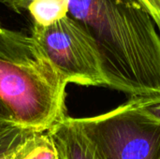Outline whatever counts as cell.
<instances>
[{
    "label": "cell",
    "mask_w": 160,
    "mask_h": 159,
    "mask_svg": "<svg viewBox=\"0 0 160 159\" xmlns=\"http://www.w3.org/2000/svg\"><path fill=\"white\" fill-rule=\"evenodd\" d=\"M159 159H160V158H159Z\"/></svg>",
    "instance_id": "obj_14"
},
{
    "label": "cell",
    "mask_w": 160,
    "mask_h": 159,
    "mask_svg": "<svg viewBox=\"0 0 160 159\" xmlns=\"http://www.w3.org/2000/svg\"><path fill=\"white\" fill-rule=\"evenodd\" d=\"M11 30L9 29H7V28H4L1 24V22H0V35H6V34H8Z\"/></svg>",
    "instance_id": "obj_13"
},
{
    "label": "cell",
    "mask_w": 160,
    "mask_h": 159,
    "mask_svg": "<svg viewBox=\"0 0 160 159\" xmlns=\"http://www.w3.org/2000/svg\"><path fill=\"white\" fill-rule=\"evenodd\" d=\"M0 118L4 119V120L11 121L9 112H8V111L7 110V108L5 107V105L3 104V102L1 100H0Z\"/></svg>",
    "instance_id": "obj_12"
},
{
    "label": "cell",
    "mask_w": 160,
    "mask_h": 159,
    "mask_svg": "<svg viewBox=\"0 0 160 159\" xmlns=\"http://www.w3.org/2000/svg\"><path fill=\"white\" fill-rule=\"evenodd\" d=\"M59 159H103L80 118L66 116L48 132Z\"/></svg>",
    "instance_id": "obj_5"
},
{
    "label": "cell",
    "mask_w": 160,
    "mask_h": 159,
    "mask_svg": "<svg viewBox=\"0 0 160 159\" xmlns=\"http://www.w3.org/2000/svg\"><path fill=\"white\" fill-rule=\"evenodd\" d=\"M80 120L103 159L160 158V124L143 115L129 100Z\"/></svg>",
    "instance_id": "obj_4"
},
{
    "label": "cell",
    "mask_w": 160,
    "mask_h": 159,
    "mask_svg": "<svg viewBox=\"0 0 160 159\" xmlns=\"http://www.w3.org/2000/svg\"><path fill=\"white\" fill-rule=\"evenodd\" d=\"M32 131L16 126L12 121L0 118V159L11 153Z\"/></svg>",
    "instance_id": "obj_9"
},
{
    "label": "cell",
    "mask_w": 160,
    "mask_h": 159,
    "mask_svg": "<svg viewBox=\"0 0 160 159\" xmlns=\"http://www.w3.org/2000/svg\"><path fill=\"white\" fill-rule=\"evenodd\" d=\"M31 37L38 52L68 83L107 87L95 38L69 15L47 27L33 26Z\"/></svg>",
    "instance_id": "obj_3"
},
{
    "label": "cell",
    "mask_w": 160,
    "mask_h": 159,
    "mask_svg": "<svg viewBox=\"0 0 160 159\" xmlns=\"http://www.w3.org/2000/svg\"><path fill=\"white\" fill-rule=\"evenodd\" d=\"M68 15L95 38L107 88L129 97L160 93V34L137 0H70Z\"/></svg>",
    "instance_id": "obj_1"
},
{
    "label": "cell",
    "mask_w": 160,
    "mask_h": 159,
    "mask_svg": "<svg viewBox=\"0 0 160 159\" xmlns=\"http://www.w3.org/2000/svg\"><path fill=\"white\" fill-rule=\"evenodd\" d=\"M9 159H59V156L47 132H32L11 152Z\"/></svg>",
    "instance_id": "obj_7"
},
{
    "label": "cell",
    "mask_w": 160,
    "mask_h": 159,
    "mask_svg": "<svg viewBox=\"0 0 160 159\" xmlns=\"http://www.w3.org/2000/svg\"><path fill=\"white\" fill-rule=\"evenodd\" d=\"M38 56L36 45L31 37L22 32L11 30L0 35V58L12 62H26Z\"/></svg>",
    "instance_id": "obj_6"
},
{
    "label": "cell",
    "mask_w": 160,
    "mask_h": 159,
    "mask_svg": "<svg viewBox=\"0 0 160 159\" xmlns=\"http://www.w3.org/2000/svg\"><path fill=\"white\" fill-rule=\"evenodd\" d=\"M68 82L39 52L34 60L0 58V100L21 128L48 132L67 115Z\"/></svg>",
    "instance_id": "obj_2"
},
{
    "label": "cell",
    "mask_w": 160,
    "mask_h": 159,
    "mask_svg": "<svg viewBox=\"0 0 160 159\" xmlns=\"http://www.w3.org/2000/svg\"><path fill=\"white\" fill-rule=\"evenodd\" d=\"M143 115L160 124V93L130 97L128 99Z\"/></svg>",
    "instance_id": "obj_10"
},
{
    "label": "cell",
    "mask_w": 160,
    "mask_h": 159,
    "mask_svg": "<svg viewBox=\"0 0 160 159\" xmlns=\"http://www.w3.org/2000/svg\"><path fill=\"white\" fill-rule=\"evenodd\" d=\"M149 14L160 34V0H137Z\"/></svg>",
    "instance_id": "obj_11"
},
{
    "label": "cell",
    "mask_w": 160,
    "mask_h": 159,
    "mask_svg": "<svg viewBox=\"0 0 160 159\" xmlns=\"http://www.w3.org/2000/svg\"><path fill=\"white\" fill-rule=\"evenodd\" d=\"M70 0H30L27 10L33 26L47 27L68 15Z\"/></svg>",
    "instance_id": "obj_8"
}]
</instances>
